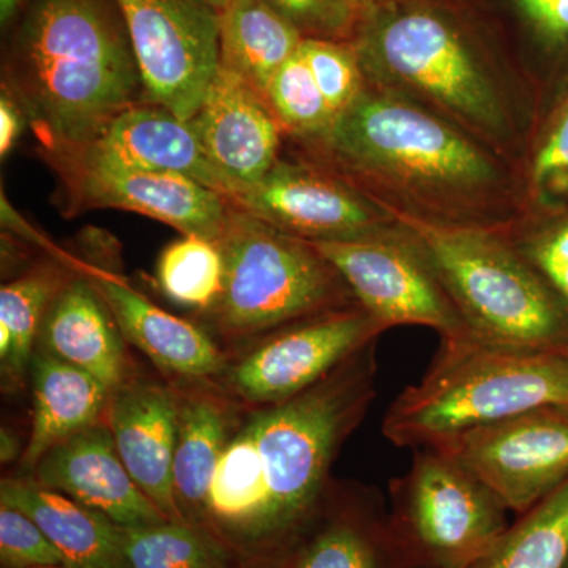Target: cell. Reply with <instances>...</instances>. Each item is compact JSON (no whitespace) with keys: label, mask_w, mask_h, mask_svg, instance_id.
<instances>
[{"label":"cell","mask_w":568,"mask_h":568,"mask_svg":"<svg viewBox=\"0 0 568 568\" xmlns=\"http://www.w3.org/2000/svg\"><path fill=\"white\" fill-rule=\"evenodd\" d=\"M155 278L170 301L207 313L224 284V256L219 242L182 234L160 254Z\"/></svg>","instance_id":"f546056e"},{"label":"cell","mask_w":568,"mask_h":568,"mask_svg":"<svg viewBox=\"0 0 568 568\" xmlns=\"http://www.w3.org/2000/svg\"><path fill=\"white\" fill-rule=\"evenodd\" d=\"M304 39L351 41L361 11L351 0H265Z\"/></svg>","instance_id":"836d02e7"},{"label":"cell","mask_w":568,"mask_h":568,"mask_svg":"<svg viewBox=\"0 0 568 568\" xmlns=\"http://www.w3.org/2000/svg\"><path fill=\"white\" fill-rule=\"evenodd\" d=\"M227 200L304 241H351L384 233L381 216L353 186L305 164L276 162L263 181Z\"/></svg>","instance_id":"5bb4252c"},{"label":"cell","mask_w":568,"mask_h":568,"mask_svg":"<svg viewBox=\"0 0 568 568\" xmlns=\"http://www.w3.org/2000/svg\"><path fill=\"white\" fill-rule=\"evenodd\" d=\"M61 178L67 212L121 209L170 224L185 235L219 242L231 203L204 183L174 173L118 170L70 152L44 153Z\"/></svg>","instance_id":"4fadbf2b"},{"label":"cell","mask_w":568,"mask_h":568,"mask_svg":"<svg viewBox=\"0 0 568 568\" xmlns=\"http://www.w3.org/2000/svg\"><path fill=\"white\" fill-rule=\"evenodd\" d=\"M541 406H568V355L443 343L428 372L386 410L395 447H440L455 437Z\"/></svg>","instance_id":"3957f363"},{"label":"cell","mask_w":568,"mask_h":568,"mask_svg":"<svg viewBox=\"0 0 568 568\" xmlns=\"http://www.w3.org/2000/svg\"><path fill=\"white\" fill-rule=\"evenodd\" d=\"M283 568H406L373 489L334 484L327 503Z\"/></svg>","instance_id":"d6986e66"},{"label":"cell","mask_w":568,"mask_h":568,"mask_svg":"<svg viewBox=\"0 0 568 568\" xmlns=\"http://www.w3.org/2000/svg\"><path fill=\"white\" fill-rule=\"evenodd\" d=\"M267 489L263 459L252 429L244 425L224 447L207 499V529L220 538L265 552Z\"/></svg>","instance_id":"d4e9b609"},{"label":"cell","mask_w":568,"mask_h":568,"mask_svg":"<svg viewBox=\"0 0 568 568\" xmlns=\"http://www.w3.org/2000/svg\"><path fill=\"white\" fill-rule=\"evenodd\" d=\"M123 339L110 306L82 272L71 275L52 298L37 351L91 373L115 390L126 379Z\"/></svg>","instance_id":"44dd1931"},{"label":"cell","mask_w":568,"mask_h":568,"mask_svg":"<svg viewBox=\"0 0 568 568\" xmlns=\"http://www.w3.org/2000/svg\"><path fill=\"white\" fill-rule=\"evenodd\" d=\"M204 2L209 3L212 9H215L220 13V11L226 9L227 3H230L231 0H204Z\"/></svg>","instance_id":"b9f144b4"},{"label":"cell","mask_w":568,"mask_h":568,"mask_svg":"<svg viewBox=\"0 0 568 568\" xmlns=\"http://www.w3.org/2000/svg\"><path fill=\"white\" fill-rule=\"evenodd\" d=\"M432 448L454 455L519 517L568 480V406L525 410Z\"/></svg>","instance_id":"7c38bea8"},{"label":"cell","mask_w":568,"mask_h":568,"mask_svg":"<svg viewBox=\"0 0 568 568\" xmlns=\"http://www.w3.org/2000/svg\"><path fill=\"white\" fill-rule=\"evenodd\" d=\"M564 568H568V559H567L566 566H564Z\"/></svg>","instance_id":"ee69618b"},{"label":"cell","mask_w":568,"mask_h":568,"mask_svg":"<svg viewBox=\"0 0 568 568\" xmlns=\"http://www.w3.org/2000/svg\"><path fill=\"white\" fill-rule=\"evenodd\" d=\"M190 122L234 194L263 181L278 162L282 123L260 92L222 67Z\"/></svg>","instance_id":"9a60e30c"},{"label":"cell","mask_w":568,"mask_h":568,"mask_svg":"<svg viewBox=\"0 0 568 568\" xmlns=\"http://www.w3.org/2000/svg\"><path fill=\"white\" fill-rule=\"evenodd\" d=\"M523 36L541 51L568 54V0H504Z\"/></svg>","instance_id":"e575fe53"},{"label":"cell","mask_w":568,"mask_h":568,"mask_svg":"<svg viewBox=\"0 0 568 568\" xmlns=\"http://www.w3.org/2000/svg\"><path fill=\"white\" fill-rule=\"evenodd\" d=\"M304 37L265 0H231L220 11V67L265 99L268 82Z\"/></svg>","instance_id":"484cf974"},{"label":"cell","mask_w":568,"mask_h":568,"mask_svg":"<svg viewBox=\"0 0 568 568\" xmlns=\"http://www.w3.org/2000/svg\"><path fill=\"white\" fill-rule=\"evenodd\" d=\"M532 179L540 190L568 182V100L551 132L538 149Z\"/></svg>","instance_id":"8d00e7d4"},{"label":"cell","mask_w":568,"mask_h":568,"mask_svg":"<svg viewBox=\"0 0 568 568\" xmlns=\"http://www.w3.org/2000/svg\"><path fill=\"white\" fill-rule=\"evenodd\" d=\"M392 212L424 250L476 342L568 355V306L514 246L485 231Z\"/></svg>","instance_id":"277c9868"},{"label":"cell","mask_w":568,"mask_h":568,"mask_svg":"<svg viewBox=\"0 0 568 568\" xmlns=\"http://www.w3.org/2000/svg\"><path fill=\"white\" fill-rule=\"evenodd\" d=\"M388 526L406 568H466L510 528L506 506L454 455L418 448L388 487Z\"/></svg>","instance_id":"ba28073f"},{"label":"cell","mask_w":568,"mask_h":568,"mask_svg":"<svg viewBox=\"0 0 568 568\" xmlns=\"http://www.w3.org/2000/svg\"><path fill=\"white\" fill-rule=\"evenodd\" d=\"M179 394L155 381H126L111 395L106 422L123 465L170 521H183L174 497Z\"/></svg>","instance_id":"e0dca14e"},{"label":"cell","mask_w":568,"mask_h":568,"mask_svg":"<svg viewBox=\"0 0 568 568\" xmlns=\"http://www.w3.org/2000/svg\"><path fill=\"white\" fill-rule=\"evenodd\" d=\"M265 100L283 129L301 136L317 140L335 121L301 51L276 70Z\"/></svg>","instance_id":"4dcf8cb0"},{"label":"cell","mask_w":568,"mask_h":568,"mask_svg":"<svg viewBox=\"0 0 568 568\" xmlns=\"http://www.w3.org/2000/svg\"><path fill=\"white\" fill-rule=\"evenodd\" d=\"M298 51L335 118L364 92L365 73L353 41L304 39Z\"/></svg>","instance_id":"1f68e13d"},{"label":"cell","mask_w":568,"mask_h":568,"mask_svg":"<svg viewBox=\"0 0 568 568\" xmlns=\"http://www.w3.org/2000/svg\"><path fill=\"white\" fill-rule=\"evenodd\" d=\"M41 568H70V567H41Z\"/></svg>","instance_id":"7bdbcfd3"},{"label":"cell","mask_w":568,"mask_h":568,"mask_svg":"<svg viewBox=\"0 0 568 568\" xmlns=\"http://www.w3.org/2000/svg\"><path fill=\"white\" fill-rule=\"evenodd\" d=\"M386 233L351 241H306L323 254L377 323L425 325L443 343L474 339L457 305L440 282L424 250Z\"/></svg>","instance_id":"9c48e42d"},{"label":"cell","mask_w":568,"mask_h":568,"mask_svg":"<svg viewBox=\"0 0 568 568\" xmlns=\"http://www.w3.org/2000/svg\"><path fill=\"white\" fill-rule=\"evenodd\" d=\"M386 331L358 304L306 317L263 336L227 366V386L257 409L280 405L315 386Z\"/></svg>","instance_id":"8fae6325"},{"label":"cell","mask_w":568,"mask_h":568,"mask_svg":"<svg viewBox=\"0 0 568 568\" xmlns=\"http://www.w3.org/2000/svg\"><path fill=\"white\" fill-rule=\"evenodd\" d=\"M63 152L118 170L181 174L226 197L234 194L231 183L213 166L192 122L159 104H134L123 111L99 140Z\"/></svg>","instance_id":"ac0fdd59"},{"label":"cell","mask_w":568,"mask_h":568,"mask_svg":"<svg viewBox=\"0 0 568 568\" xmlns=\"http://www.w3.org/2000/svg\"><path fill=\"white\" fill-rule=\"evenodd\" d=\"M31 477L43 487L99 511L123 529L170 521L130 476L106 420L52 447Z\"/></svg>","instance_id":"2e32d148"},{"label":"cell","mask_w":568,"mask_h":568,"mask_svg":"<svg viewBox=\"0 0 568 568\" xmlns=\"http://www.w3.org/2000/svg\"><path fill=\"white\" fill-rule=\"evenodd\" d=\"M179 436L173 465L174 497L183 521L207 528L213 474L230 443L233 420L226 403L209 392L179 395Z\"/></svg>","instance_id":"cb8c5ba5"},{"label":"cell","mask_w":568,"mask_h":568,"mask_svg":"<svg viewBox=\"0 0 568 568\" xmlns=\"http://www.w3.org/2000/svg\"><path fill=\"white\" fill-rule=\"evenodd\" d=\"M123 560L125 568H234L222 538L186 521L125 529Z\"/></svg>","instance_id":"f1b7e54d"},{"label":"cell","mask_w":568,"mask_h":568,"mask_svg":"<svg viewBox=\"0 0 568 568\" xmlns=\"http://www.w3.org/2000/svg\"><path fill=\"white\" fill-rule=\"evenodd\" d=\"M317 140L349 166L420 189L476 192L496 181L495 164L474 142L381 93L362 92Z\"/></svg>","instance_id":"52a82bcc"},{"label":"cell","mask_w":568,"mask_h":568,"mask_svg":"<svg viewBox=\"0 0 568 568\" xmlns=\"http://www.w3.org/2000/svg\"><path fill=\"white\" fill-rule=\"evenodd\" d=\"M361 14L368 13V11L381 9V7L392 6V3L399 2V0H351Z\"/></svg>","instance_id":"60d3db41"},{"label":"cell","mask_w":568,"mask_h":568,"mask_svg":"<svg viewBox=\"0 0 568 568\" xmlns=\"http://www.w3.org/2000/svg\"><path fill=\"white\" fill-rule=\"evenodd\" d=\"M31 366V436L20 462L26 476H32L52 447L103 420L114 392L91 373L43 351H36Z\"/></svg>","instance_id":"7402d4cb"},{"label":"cell","mask_w":568,"mask_h":568,"mask_svg":"<svg viewBox=\"0 0 568 568\" xmlns=\"http://www.w3.org/2000/svg\"><path fill=\"white\" fill-rule=\"evenodd\" d=\"M20 102L43 153L99 140L144 102L132 41L115 0H29L3 85Z\"/></svg>","instance_id":"6da1fadb"},{"label":"cell","mask_w":568,"mask_h":568,"mask_svg":"<svg viewBox=\"0 0 568 568\" xmlns=\"http://www.w3.org/2000/svg\"><path fill=\"white\" fill-rule=\"evenodd\" d=\"M0 504L29 515L59 548L70 568H125L123 532L110 518L36 478H6Z\"/></svg>","instance_id":"603a6c76"},{"label":"cell","mask_w":568,"mask_h":568,"mask_svg":"<svg viewBox=\"0 0 568 568\" xmlns=\"http://www.w3.org/2000/svg\"><path fill=\"white\" fill-rule=\"evenodd\" d=\"M71 276L59 265L41 264L0 290V331L11 336L13 349L2 365L3 379L20 383L31 366L44 315L52 298Z\"/></svg>","instance_id":"83f0119b"},{"label":"cell","mask_w":568,"mask_h":568,"mask_svg":"<svg viewBox=\"0 0 568 568\" xmlns=\"http://www.w3.org/2000/svg\"><path fill=\"white\" fill-rule=\"evenodd\" d=\"M2 568L69 567L59 548L20 508L0 504Z\"/></svg>","instance_id":"d6a6232c"},{"label":"cell","mask_w":568,"mask_h":568,"mask_svg":"<svg viewBox=\"0 0 568 568\" xmlns=\"http://www.w3.org/2000/svg\"><path fill=\"white\" fill-rule=\"evenodd\" d=\"M219 245L224 284L207 313L226 338L260 339L306 317L357 305L315 246L233 203Z\"/></svg>","instance_id":"5b68a950"},{"label":"cell","mask_w":568,"mask_h":568,"mask_svg":"<svg viewBox=\"0 0 568 568\" xmlns=\"http://www.w3.org/2000/svg\"><path fill=\"white\" fill-rule=\"evenodd\" d=\"M517 252L534 265L568 306V219L534 235Z\"/></svg>","instance_id":"d590c367"},{"label":"cell","mask_w":568,"mask_h":568,"mask_svg":"<svg viewBox=\"0 0 568 568\" xmlns=\"http://www.w3.org/2000/svg\"><path fill=\"white\" fill-rule=\"evenodd\" d=\"M568 559V480L519 515L485 555L466 568H564Z\"/></svg>","instance_id":"4316f807"},{"label":"cell","mask_w":568,"mask_h":568,"mask_svg":"<svg viewBox=\"0 0 568 568\" xmlns=\"http://www.w3.org/2000/svg\"><path fill=\"white\" fill-rule=\"evenodd\" d=\"M26 122H29L20 102L6 88L0 95V156L6 159L20 140Z\"/></svg>","instance_id":"74e56055"},{"label":"cell","mask_w":568,"mask_h":568,"mask_svg":"<svg viewBox=\"0 0 568 568\" xmlns=\"http://www.w3.org/2000/svg\"><path fill=\"white\" fill-rule=\"evenodd\" d=\"M91 278L118 321L123 338L153 364L186 379L226 372V358L200 325L164 312L118 276L89 268Z\"/></svg>","instance_id":"ffe728a7"},{"label":"cell","mask_w":568,"mask_h":568,"mask_svg":"<svg viewBox=\"0 0 568 568\" xmlns=\"http://www.w3.org/2000/svg\"><path fill=\"white\" fill-rule=\"evenodd\" d=\"M0 455H2V463H10L20 455V439L10 432V429L2 428V433H0Z\"/></svg>","instance_id":"f35d334b"},{"label":"cell","mask_w":568,"mask_h":568,"mask_svg":"<svg viewBox=\"0 0 568 568\" xmlns=\"http://www.w3.org/2000/svg\"><path fill=\"white\" fill-rule=\"evenodd\" d=\"M351 41L364 73L388 74L480 129L503 125L477 43L448 7L399 0L362 14Z\"/></svg>","instance_id":"8992f818"},{"label":"cell","mask_w":568,"mask_h":568,"mask_svg":"<svg viewBox=\"0 0 568 568\" xmlns=\"http://www.w3.org/2000/svg\"><path fill=\"white\" fill-rule=\"evenodd\" d=\"M29 0H0V22H2V28L10 26L11 22L17 20L18 14L24 10Z\"/></svg>","instance_id":"ab89813d"},{"label":"cell","mask_w":568,"mask_h":568,"mask_svg":"<svg viewBox=\"0 0 568 568\" xmlns=\"http://www.w3.org/2000/svg\"><path fill=\"white\" fill-rule=\"evenodd\" d=\"M376 343L358 351L301 395L260 407L246 420L267 489L265 552L283 568L327 503L339 448L376 398Z\"/></svg>","instance_id":"7a4b0ae2"},{"label":"cell","mask_w":568,"mask_h":568,"mask_svg":"<svg viewBox=\"0 0 568 568\" xmlns=\"http://www.w3.org/2000/svg\"><path fill=\"white\" fill-rule=\"evenodd\" d=\"M145 103L192 121L220 70V13L204 0H115Z\"/></svg>","instance_id":"30bf717a"}]
</instances>
